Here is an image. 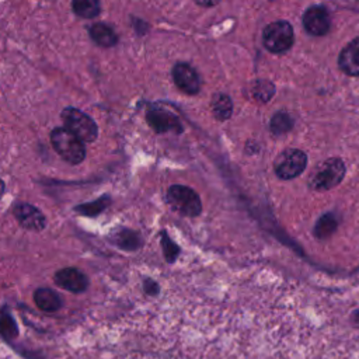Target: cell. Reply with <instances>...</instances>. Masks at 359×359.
Masks as SVG:
<instances>
[{"instance_id":"6da1fadb","label":"cell","mask_w":359,"mask_h":359,"mask_svg":"<svg viewBox=\"0 0 359 359\" xmlns=\"http://www.w3.org/2000/svg\"><path fill=\"white\" fill-rule=\"evenodd\" d=\"M53 150L69 164H80L86 157V146L66 128H55L50 132Z\"/></svg>"},{"instance_id":"7a4b0ae2","label":"cell","mask_w":359,"mask_h":359,"mask_svg":"<svg viewBox=\"0 0 359 359\" xmlns=\"http://www.w3.org/2000/svg\"><path fill=\"white\" fill-rule=\"evenodd\" d=\"M345 177V164L339 157H330L321 161L310 177V188L314 191H328L337 187Z\"/></svg>"},{"instance_id":"3957f363","label":"cell","mask_w":359,"mask_h":359,"mask_svg":"<svg viewBox=\"0 0 359 359\" xmlns=\"http://www.w3.org/2000/svg\"><path fill=\"white\" fill-rule=\"evenodd\" d=\"M62 121L65 123V128L83 143H91L98 136V126L95 121L77 108H65L62 112Z\"/></svg>"},{"instance_id":"277c9868","label":"cell","mask_w":359,"mask_h":359,"mask_svg":"<svg viewBox=\"0 0 359 359\" xmlns=\"http://www.w3.org/2000/svg\"><path fill=\"white\" fill-rule=\"evenodd\" d=\"M293 42V27L286 20L272 21L262 31V43L271 53H283L292 48Z\"/></svg>"},{"instance_id":"5b68a950","label":"cell","mask_w":359,"mask_h":359,"mask_svg":"<svg viewBox=\"0 0 359 359\" xmlns=\"http://www.w3.org/2000/svg\"><path fill=\"white\" fill-rule=\"evenodd\" d=\"M165 199L175 212L184 216H198L202 210L199 195L185 185H171L167 189Z\"/></svg>"},{"instance_id":"8992f818","label":"cell","mask_w":359,"mask_h":359,"mask_svg":"<svg viewBox=\"0 0 359 359\" xmlns=\"http://www.w3.org/2000/svg\"><path fill=\"white\" fill-rule=\"evenodd\" d=\"M307 167V156L299 149H286L273 161V170L280 180H293Z\"/></svg>"},{"instance_id":"52a82bcc","label":"cell","mask_w":359,"mask_h":359,"mask_svg":"<svg viewBox=\"0 0 359 359\" xmlns=\"http://www.w3.org/2000/svg\"><path fill=\"white\" fill-rule=\"evenodd\" d=\"M304 29L314 36H323L328 34L331 28V17L324 6L316 4L309 7L303 14Z\"/></svg>"},{"instance_id":"ba28073f","label":"cell","mask_w":359,"mask_h":359,"mask_svg":"<svg viewBox=\"0 0 359 359\" xmlns=\"http://www.w3.org/2000/svg\"><path fill=\"white\" fill-rule=\"evenodd\" d=\"M171 74H172V80H174L175 86L182 93L189 94V95L199 93L201 80H199L196 70L191 65H188L185 62H178L174 65Z\"/></svg>"},{"instance_id":"9c48e42d","label":"cell","mask_w":359,"mask_h":359,"mask_svg":"<svg viewBox=\"0 0 359 359\" xmlns=\"http://www.w3.org/2000/svg\"><path fill=\"white\" fill-rule=\"evenodd\" d=\"M146 119L157 133H164V132L181 133L182 132V125L180 123V119L177 118V115L164 108H158V107L149 108L146 114Z\"/></svg>"},{"instance_id":"30bf717a","label":"cell","mask_w":359,"mask_h":359,"mask_svg":"<svg viewBox=\"0 0 359 359\" xmlns=\"http://www.w3.org/2000/svg\"><path fill=\"white\" fill-rule=\"evenodd\" d=\"M55 283L72 293H81L88 287V278L77 268H62L53 275Z\"/></svg>"},{"instance_id":"8fae6325","label":"cell","mask_w":359,"mask_h":359,"mask_svg":"<svg viewBox=\"0 0 359 359\" xmlns=\"http://www.w3.org/2000/svg\"><path fill=\"white\" fill-rule=\"evenodd\" d=\"M14 216L21 227L32 231H41L46 226V217L34 205L18 203L14 208Z\"/></svg>"},{"instance_id":"7c38bea8","label":"cell","mask_w":359,"mask_h":359,"mask_svg":"<svg viewBox=\"0 0 359 359\" xmlns=\"http://www.w3.org/2000/svg\"><path fill=\"white\" fill-rule=\"evenodd\" d=\"M338 66L348 76H359V36L339 52Z\"/></svg>"},{"instance_id":"4fadbf2b","label":"cell","mask_w":359,"mask_h":359,"mask_svg":"<svg viewBox=\"0 0 359 359\" xmlns=\"http://www.w3.org/2000/svg\"><path fill=\"white\" fill-rule=\"evenodd\" d=\"M34 302L36 307L45 313H55L63 304L62 297L49 287H38L34 292Z\"/></svg>"},{"instance_id":"5bb4252c","label":"cell","mask_w":359,"mask_h":359,"mask_svg":"<svg viewBox=\"0 0 359 359\" xmlns=\"http://www.w3.org/2000/svg\"><path fill=\"white\" fill-rule=\"evenodd\" d=\"M88 34H90V38L93 39V42L102 48H111V46L116 45V42H118V36H116L115 31L104 22L93 24L88 28Z\"/></svg>"},{"instance_id":"9a60e30c","label":"cell","mask_w":359,"mask_h":359,"mask_svg":"<svg viewBox=\"0 0 359 359\" xmlns=\"http://www.w3.org/2000/svg\"><path fill=\"white\" fill-rule=\"evenodd\" d=\"M112 241L122 250H137L142 245V238L140 234L129 230V229H119L112 234Z\"/></svg>"},{"instance_id":"2e32d148","label":"cell","mask_w":359,"mask_h":359,"mask_svg":"<svg viewBox=\"0 0 359 359\" xmlns=\"http://www.w3.org/2000/svg\"><path fill=\"white\" fill-rule=\"evenodd\" d=\"M338 227V219L334 213H324L318 217L316 226H314V236L318 240L328 238Z\"/></svg>"},{"instance_id":"e0dca14e","label":"cell","mask_w":359,"mask_h":359,"mask_svg":"<svg viewBox=\"0 0 359 359\" xmlns=\"http://www.w3.org/2000/svg\"><path fill=\"white\" fill-rule=\"evenodd\" d=\"M212 111L216 119L219 121H226L231 116V111H233V104L229 95L217 93L213 95L212 98Z\"/></svg>"},{"instance_id":"ac0fdd59","label":"cell","mask_w":359,"mask_h":359,"mask_svg":"<svg viewBox=\"0 0 359 359\" xmlns=\"http://www.w3.org/2000/svg\"><path fill=\"white\" fill-rule=\"evenodd\" d=\"M0 335L8 342L18 337L17 323L7 307L0 309Z\"/></svg>"},{"instance_id":"d6986e66","label":"cell","mask_w":359,"mask_h":359,"mask_svg":"<svg viewBox=\"0 0 359 359\" xmlns=\"http://www.w3.org/2000/svg\"><path fill=\"white\" fill-rule=\"evenodd\" d=\"M72 8L81 18H94L101 11V4L97 0H74Z\"/></svg>"},{"instance_id":"ffe728a7","label":"cell","mask_w":359,"mask_h":359,"mask_svg":"<svg viewBox=\"0 0 359 359\" xmlns=\"http://www.w3.org/2000/svg\"><path fill=\"white\" fill-rule=\"evenodd\" d=\"M269 128L273 135H283L293 128V119L287 112L279 111L272 116Z\"/></svg>"},{"instance_id":"44dd1931","label":"cell","mask_w":359,"mask_h":359,"mask_svg":"<svg viewBox=\"0 0 359 359\" xmlns=\"http://www.w3.org/2000/svg\"><path fill=\"white\" fill-rule=\"evenodd\" d=\"M111 203V199H109V196H101V198H98L97 201H94V202H88V203H84V205H79V206H76L74 209L80 213V215H84V216H97V215H100L104 209H107L108 208V205Z\"/></svg>"},{"instance_id":"7402d4cb","label":"cell","mask_w":359,"mask_h":359,"mask_svg":"<svg viewBox=\"0 0 359 359\" xmlns=\"http://www.w3.org/2000/svg\"><path fill=\"white\" fill-rule=\"evenodd\" d=\"M275 86L269 80H257L252 86V97L261 102H266L272 98Z\"/></svg>"},{"instance_id":"603a6c76","label":"cell","mask_w":359,"mask_h":359,"mask_svg":"<svg viewBox=\"0 0 359 359\" xmlns=\"http://www.w3.org/2000/svg\"><path fill=\"white\" fill-rule=\"evenodd\" d=\"M161 247H163V252L164 257L167 259V262H174L177 259V255L180 254V248L178 245L167 236L165 231L161 233Z\"/></svg>"},{"instance_id":"cb8c5ba5","label":"cell","mask_w":359,"mask_h":359,"mask_svg":"<svg viewBox=\"0 0 359 359\" xmlns=\"http://www.w3.org/2000/svg\"><path fill=\"white\" fill-rule=\"evenodd\" d=\"M143 289H144V292H146L147 294H151V296H154V294L158 293V285H157L154 280H151V279H146V280H144Z\"/></svg>"},{"instance_id":"d4e9b609","label":"cell","mask_w":359,"mask_h":359,"mask_svg":"<svg viewBox=\"0 0 359 359\" xmlns=\"http://www.w3.org/2000/svg\"><path fill=\"white\" fill-rule=\"evenodd\" d=\"M4 189H6V184H4V181L0 178V198H1L3 194H4Z\"/></svg>"},{"instance_id":"484cf974","label":"cell","mask_w":359,"mask_h":359,"mask_svg":"<svg viewBox=\"0 0 359 359\" xmlns=\"http://www.w3.org/2000/svg\"><path fill=\"white\" fill-rule=\"evenodd\" d=\"M196 4H198V6H203V7H210V6H215L216 3H209V1H206V3H201V1H198Z\"/></svg>"}]
</instances>
